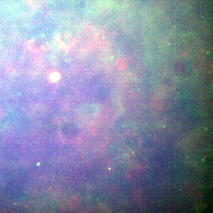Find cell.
I'll return each instance as SVG.
<instances>
[{
	"label": "cell",
	"mask_w": 213,
	"mask_h": 213,
	"mask_svg": "<svg viewBox=\"0 0 213 213\" xmlns=\"http://www.w3.org/2000/svg\"><path fill=\"white\" fill-rule=\"evenodd\" d=\"M5 112L4 110H2V109L0 107V121L3 119L4 117H5Z\"/></svg>",
	"instance_id": "3957f363"
},
{
	"label": "cell",
	"mask_w": 213,
	"mask_h": 213,
	"mask_svg": "<svg viewBox=\"0 0 213 213\" xmlns=\"http://www.w3.org/2000/svg\"><path fill=\"white\" fill-rule=\"evenodd\" d=\"M27 4L34 9L44 8L48 3L49 0H26Z\"/></svg>",
	"instance_id": "6da1fadb"
},
{
	"label": "cell",
	"mask_w": 213,
	"mask_h": 213,
	"mask_svg": "<svg viewBox=\"0 0 213 213\" xmlns=\"http://www.w3.org/2000/svg\"><path fill=\"white\" fill-rule=\"evenodd\" d=\"M58 74L57 72H53L50 73L49 76V78L52 81H55L58 78Z\"/></svg>",
	"instance_id": "7a4b0ae2"
}]
</instances>
